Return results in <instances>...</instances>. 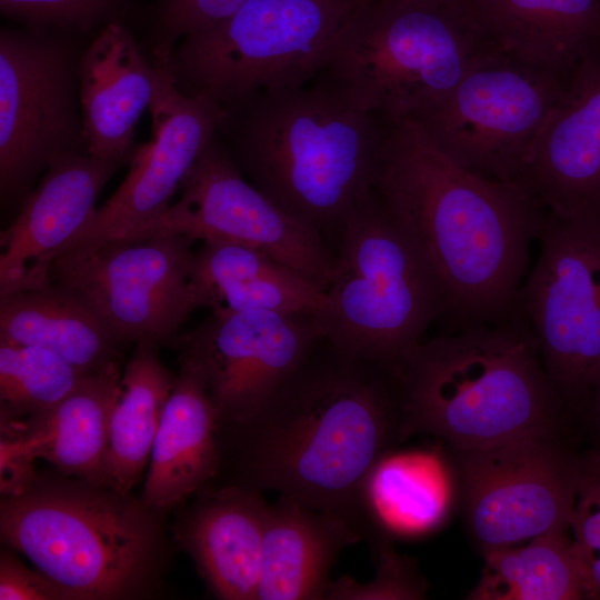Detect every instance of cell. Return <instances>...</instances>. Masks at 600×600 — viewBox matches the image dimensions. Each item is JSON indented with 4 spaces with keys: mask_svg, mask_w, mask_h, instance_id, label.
<instances>
[{
    "mask_svg": "<svg viewBox=\"0 0 600 600\" xmlns=\"http://www.w3.org/2000/svg\"><path fill=\"white\" fill-rule=\"evenodd\" d=\"M571 541L586 581L587 599L600 600V446L580 454Z\"/></svg>",
    "mask_w": 600,
    "mask_h": 600,
    "instance_id": "cell-31",
    "label": "cell"
},
{
    "mask_svg": "<svg viewBox=\"0 0 600 600\" xmlns=\"http://www.w3.org/2000/svg\"><path fill=\"white\" fill-rule=\"evenodd\" d=\"M467 11L421 0H362L312 81L381 121L416 118L487 50Z\"/></svg>",
    "mask_w": 600,
    "mask_h": 600,
    "instance_id": "cell-6",
    "label": "cell"
},
{
    "mask_svg": "<svg viewBox=\"0 0 600 600\" xmlns=\"http://www.w3.org/2000/svg\"><path fill=\"white\" fill-rule=\"evenodd\" d=\"M421 1H428L431 3L444 6V7H451L457 8L467 11V8L473 0H421Z\"/></svg>",
    "mask_w": 600,
    "mask_h": 600,
    "instance_id": "cell-38",
    "label": "cell"
},
{
    "mask_svg": "<svg viewBox=\"0 0 600 600\" xmlns=\"http://www.w3.org/2000/svg\"><path fill=\"white\" fill-rule=\"evenodd\" d=\"M122 374L119 361L87 374L51 409L1 421V434L58 472L107 486L109 418Z\"/></svg>",
    "mask_w": 600,
    "mask_h": 600,
    "instance_id": "cell-22",
    "label": "cell"
},
{
    "mask_svg": "<svg viewBox=\"0 0 600 600\" xmlns=\"http://www.w3.org/2000/svg\"><path fill=\"white\" fill-rule=\"evenodd\" d=\"M358 541L340 519L280 494L267 509L257 600L324 599L338 556Z\"/></svg>",
    "mask_w": 600,
    "mask_h": 600,
    "instance_id": "cell-25",
    "label": "cell"
},
{
    "mask_svg": "<svg viewBox=\"0 0 600 600\" xmlns=\"http://www.w3.org/2000/svg\"><path fill=\"white\" fill-rule=\"evenodd\" d=\"M362 0H247L182 39L166 66L178 88L223 107L311 82Z\"/></svg>",
    "mask_w": 600,
    "mask_h": 600,
    "instance_id": "cell-8",
    "label": "cell"
},
{
    "mask_svg": "<svg viewBox=\"0 0 600 600\" xmlns=\"http://www.w3.org/2000/svg\"><path fill=\"white\" fill-rule=\"evenodd\" d=\"M459 501L451 454L391 449L369 472L361 508L364 539L416 538L438 530Z\"/></svg>",
    "mask_w": 600,
    "mask_h": 600,
    "instance_id": "cell-24",
    "label": "cell"
},
{
    "mask_svg": "<svg viewBox=\"0 0 600 600\" xmlns=\"http://www.w3.org/2000/svg\"><path fill=\"white\" fill-rule=\"evenodd\" d=\"M150 111L151 140L133 152L120 187L60 254L128 240L162 216L228 113L212 100L182 92L174 79Z\"/></svg>",
    "mask_w": 600,
    "mask_h": 600,
    "instance_id": "cell-16",
    "label": "cell"
},
{
    "mask_svg": "<svg viewBox=\"0 0 600 600\" xmlns=\"http://www.w3.org/2000/svg\"><path fill=\"white\" fill-rule=\"evenodd\" d=\"M87 374L47 349L0 341L1 421L51 409Z\"/></svg>",
    "mask_w": 600,
    "mask_h": 600,
    "instance_id": "cell-30",
    "label": "cell"
},
{
    "mask_svg": "<svg viewBox=\"0 0 600 600\" xmlns=\"http://www.w3.org/2000/svg\"><path fill=\"white\" fill-rule=\"evenodd\" d=\"M450 454L464 522L481 553L569 531L581 453L562 434Z\"/></svg>",
    "mask_w": 600,
    "mask_h": 600,
    "instance_id": "cell-11",
    "label": "cell"
},
{
    "mask_svg": "<svg viewBox=\"0 0 600 600\" xmlns=\"http://www.w3.org/2000/svg\"><path fill=\"white\" fill-rule=\"evenodd\" d=\"M158 347L137 343L119 381L109 418L106 482L129 493L149 464L153 442L177 374L158 356Z\"/></svg>",
    "mask_w": 600,
    "mask_h": 600,
    "instance_id": "cell-28",
    "label": "cell"
},
{
    "mask_svg": "<svg viewBox=\"0 0 600 600\" xmlns=\"http://www.w3.org/2000/svg\"><path fill=\"white\" fill-rule=\"evenodd\" d=\"M0 341L47 349L84 373L119 361L122 343L81 296L56 282L0 294Z\"/></svg>",
    "mask_w": 600,
    "mask_h": 600,
    "instance_id": "cell-27",
    "label": "cell"
},
{
    "mask_svg": "<svg viewBox=\"0 0 600 600\" xmlns=\"http://www.w3.org/2000/svg\"><path fill=\"white\" fill-rule=\"evenodd\" d=\"M323 336L312 313L211 311L170 344L202 380L220 428L251 417Z\"/></svg>",
    "mask_w": 600,
    "mask_h": 600,
    "instance_id": "cell-15",
    "label": "cell"
},
{
    "mask_svg": "<svg viewBox=\"0 0 600 600\" xmlns=\"http://www.w3.org/2000/svg\"><path fill=\"white\" fill-rule=\"evenodd\" d=\"M1 600H70L66 591L39 570L27 568L12 553L0 559Z\"/></svg>",
    "mask_w": 600,
    "mask_h": 600,
    "instance_id": "cell-35",
    "label": "cell"
},
{
    "mask_svg": "<svg viewBox=\"0 0 600 600\" xmlns=\"http://www.w3.org/2000/svg\"><path fill=\"white\" fill-rule=\"evenodd\" d=\"M120 0H0L1 12L40 28L89 29L118 8Z\"/></svg>",
    "mask_w": 600,
    "mask_h": 600,
    "instance_id": "cell-34",
    "label": "cell"
},
{
    "mask_svg": "<svg viewBox=\"0 0 600 600\" xmlns=\"http://www.w3.org/2000/svg\"><path fill=\"white\" fill-rule=\"evenodd\" d=\"M78 66L69 50L40 31L0 34V193L26 199L32 181L57 158L81 152L76 103Z\"/></svg>",
    "mask_w": 600,
    "mask_h": 600,
    "instance_id": "cell-14",
    "label": "cell"
},
{
    "mask_svg": "<svg viewBox=\"0 0 600 600\" xmlns=\"http://www.w3.org/2000/svg\"><path fill=\"white\" fill-rule=\"evenodd\" d=\"M219 416L194 369L180 360L153 442L141 499L163 511L218 476Z\"/></svg>",
    "mask_w": 600,
    "mask_h": 600,
    "instance_id": "cell-23",
    "label": "cell"
},
{
    "mask_svg": "<svg viewBox=\"0 0 600 600\" xmlns=\"http://www.w3.org/2000/svg\"><path fill=\"white\" fill-rule=\"evenodd\" d=\"M121 164L87 152H70L49 164L0 234V294L50 282L51 263L93 217L102 188Z\"/></svg>",
    "mask_w": 600,
    "mask_h": 600,
    "instance_id": "cell-17",
    "label": "cell"
},
{
    "mask_svg": "<svg viewBox=\"0 0 600 600\" xmlns=\"http://www.w3.org/2000/svg\"><path fill=\"white\" fill-rule=\"evenodd\" d=\"M334 254L321 317L326 337L397 373L447 312L437 279L372 189L343 220Z\"/></svg>",
    "mask_w": 600,
    "mask_h": 600,
    "instance_id": "cell-7",
    "label": "cell"
},
{
    "mask_svg": "<svg viewBox=\"0 0 600 600\" xmlns=\"http://www.w3.org/2000/svg\"><path fill=\"white\" fill-rule=\"evenodd\" d=\"M78 79L86 152L124 163L141 114L174 78L149 63L126 27L109 22L80 58Z\"/></svg>",
    "mask_w": 600,
    "mask_h": 600,
    "instance_id": "cell-19",
    "label": "cell"
},
{
    "mask_svg": "<svg viewBox=\"0 0 600 600\" xmlns=\"http://www.w3.org/2000/svg\"><path fill=\"white\" fill-rule=\"evenodd\" d=\"M32 459L11 437L1 436L0 487L1 497L16 496L27 490L37 478Z\"/></svg>",
    "mask_w": 600,
    "mask_h": 600,
    "instance_id": "cell-36",
    "label": "cell"
},
{
    "mask_svg": "<svg viewBox=\"0 0 600 600\" xmlns=\"http://www.w3.org/2000/svg\"><path fill=\"white\" fill-rule=\"evenodd\" d=\"M381 122L372 190L437 279L446 314L464 326L512 311L544 210L461 167L414 119Z\"/></svg>",
    "mask_w": 600,
    "mask_h": 600,
    "instance_id": "cell-2",
    "label": "cell"
},
{
    "mask_svg": "<svg viewBox=\"0 0 600 600\" xmlns=\"http://www.w3.org/2000/svg\"><path fill=\"white\" fill-rule=\"evenodd\" d=\"M571 78L488 46L443 99L411 119L461 167L514 184Z\"/></svg>",
    "mask_w": 600,
    "mask_h": 600,
    "instance_id": "cell-9",
    "label": "cell"
},
{
    "mask_svg": "<svg viewBox=\"0 0 600 600\" xmlns=\"http://www.w3.org/2000/svg\"><path fill=\"white\" fill-rule=\"evenodd\" d=\"M161 511L80 478L37 474L1 497L0 534L73 600L146 594L163 569Z\"/></svg>",
    "mask_w": 600,
    "mask_h": 600,
    "instance_id": "cell-5",
    "label": "cell"
},
{
    "mask_svg": "<svg viewBox=\"0 0 600 600\" xmlns=\"http://www.w3.org/2000/svg\"><path fill=\"white\" fill-rule=\"evenodd\" d=\"M584 412H587L591 419L592 426L598 434L597 444L600 446V371L598 372L591 387Z\"/></svg>",
    "mask_w": 600,
    "mask_h": 600,
    "instance_id": "cell-37",
    "label": "cell"
},
{
    "mask_svg": "<svg viewBox=\"0 0 600 600\" xmlns=\"http://www.w3.org/2000/svg\"><path fill=\"white\" fill-rule=\"evenodd\" d=\"M262 492L210 484L177 524L180 544L212 592L224 600H257L268 503Z\"/></svg>",
    "mask_w": 600,
    "mask_h": 600,
    "instance_id": "cell-20",
    "label": "cell"
},
{
    "mask_svg": "<svg viewBox=\"0 0 600 600\" xmlns=\"http://www.w3.org/2000/svg\"><path fill=\"white\" fill-rule=\"evenodd\" d=\"M242 174L334 252L340 227L372 189L382 122L311 81L263 90L227 107Z\"/></svg>",
    "mask_w": 600,
    "mask_h": 600,
    "instance_id": "cell-4",
    "label": "cell"
},
{
    "mask_svg": "<svg viewBox=\"0 0 600 600\" xmlns=\"http://www.w3.org/2000/svg\"><path fill=\"white\" fill-rule=\"evenodd\" d=\"M514 186L544 211H600V50L578 66Z\"/></svg>",
    "mask_w": 600,
    "mask_h": 600,
    "instance_id": "cell-18",
    "label": "cell"
},
{
    "mask_svg": "<svg viewBox=\"0 0 600 600\" xmlns=\"http://www.w3.org/2000/svg\"><path fill=\"white\" fill-rule=\"evenodd\" d=\"M471 600L587 599L586 581L569 531L538 536L482 553Z\"/></svg>",
    "mask_w": 600,
    "mask_h": 600,
    "instance_id": "cell-29",
    "label": "cell"
},
{
    "mask_svg": "<svg viewBox=\"0 0 600 600\" xmlns=\"http://www.w3.org/2000/svg\"><path fill=\"white\" fill-rule=\"evenodd\" d=\"M537 239L518 303L552 383L569 410L584 412L600 371V211H543Z\"/></svg>",
    "mask_w": 600,
    "mask_h": 600,
    "instance_id": "cell-10",
    "label": "cell"
},
{
    "mask_svg": "<svg viewBox=\"0 0 600 600\" xmlns=\"http://www.w3.org/2000/svg\"><path fill=\"white\" fill-rule=\"evenodd\" d=\"M396 374L404 440L433 436L450 450L562 434L570 411L519 303L500 318L422 340Z\"/></svg>",
    "mask_w": 600,
    "mask_h": 600,
    "instance_id": "cell-3",
    "label": "cell"
},
{
    "mask_svg": "<svg viewBox=\"0 0 600 600\" xmlns=\"http://www.w3.org/2000/svg\"><path fill=\"white\" fill-rule=\"evenodd\" d=\"M377 563L369 582L359 583L343 576L331 581L324 599L331 600H418L426 598L428 583L414 559L398 553L388 538L371 542Z\"/></svg>",
    "mask_w": 600,
    "mask_h": 600,
    "instance_id": "cell-32",
    "label": "cell"
},
{
    "mask_svg": "<svg viewBox=\"0 0 600 600\" xmlns=\"http://www.w3.org/2000/svg\"><path fill=\"white\" fill-rule=\"evenodd\" d=\"M200 307L211 311L262 310L323 316L327 290L264 252L238 242L208 240L192 257Z\"/></svg>",
    "mask_w": 600,
    "mask_h": 600,
    "instance_id": "cell-26",
    "label": "cell"
},
{
    "mask_svg": "<svg viewBox=\"0 0 600 600\" xmlns=\"http://www.w3.org/2000/svg\"><path fill=\"white\" fill-rule=\"evenodd\" d=\"M179 200L127 241L179 234L256 248L328 290L336 254L318 232L247 181L218 134L199 156Z\"/></svg>",
    "mask_w": 600,
    "mask_h": 600,
    "instance_id": "cell-13",
    "label": "cell"
},
{
    "mask_svg": "<svg viewBox=\"0 0 600 600\" xmlns=\"http://www.w3.org/2000/svg\"><path fill=\"white\" fill-rule=\"evenodd\" d=\"M246 1L168 0L159 20L157 61L166 63L178 41L212 27Z\"/></svg>",
    "mask_w": 600,
    "mask_h": 600,
    "instance_id": "cell-33",
    "label": "cell"
},
{
    "mask_svg": "<svg viewBox=\"0 0 600 600\" xmlns=\"http://www.w3.org/2000/svg\"><path fill=\"white\" fill-rule=\"evenodd\" d=\"M402 424L397 374L323 336L251 417L219 428L221 484L291 497L362 540L363 484Z\"/></svg>",
    "mask_w": 600,
    "mask_h": 600,
    "instance_id": "cell-1",
    "label": "cell"
},
{
    "mask_svg": "<svg viewBox=\"0 0 600 600\" xmlns=\"http://www.w3.org/2000/svg\"><path fill=\"white\" fill-rule=\"evenodd\" d=\"M467 14L491 48L561 76L600 50V0H473Z\"/></svg>",
    "mask_w": 600,
    "mask_h": 600,
    "instance_id": "cell-21",
    "label": "cell"
},
{
    "mask_svg": "<svg viewBox=\"0 0 600 600\" xmlns=\"http://www.w3.org/2000/svg\"><path fill=\"white\" fill-rule=\"evenodd\" d=\"M186 236L116 240L58 256L50 282L81 296L123 342L171 343L200 308Z\"/></svg>",
    "mask_w": 600,
    "mask_h": 600,
    "instance_id": "cell-12",
    "label": "cell"
}]
</instances>
